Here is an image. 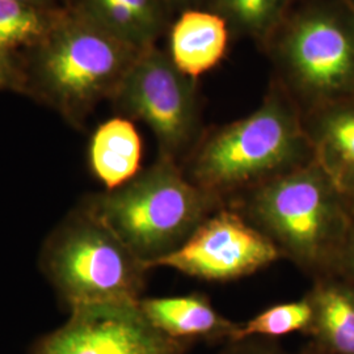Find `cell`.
<instances>
[{
  "instance_id": "1",
  "label": "cell",
  "mask_w": 354,
  "mask_h": 354,
  "mask_svg": "<svg viewBox=\"0 0 354 354\" xmlns=\"http://www.w3.org/2000/svg\"><path fill=\"white\" fill-rule=\"evenodd\" d=\"M314 160L299 106L272 80L252 113L206 129L181 168L194 185L227 206L269 180Z\"/></svg>"
},
{
  "instance_id": "2",
  "label": "cell",
  "mask_w": 354,
  "mask_h": 354,
  "mask_svg": "<svg viewBox=\"0 0 354 354\" xmlns=\"http://www.w3.org/2000/svg\"><path fill=\"white\" fill-rule=\"evenodd\" d=\"M304 274L337 273L354 226L353 205L314 160L228 203Z\"/></svg>"
},
{
  "instance_id": "3",
  "label": "cell",
  "mask_w": 354,
  "mask_h": 354,
  "mask_svg": "<svg viewBox=\"0 0 354 354\" xmlns=\"http://www.w3.org/2000/svg\"><path fill=\"white\" fill-rule=\"evenodd\" d=\"M140 51L66 7L45 38L19 53L24 95L83 129L96 106L112 99Z\"/></svg>"
},
{
  "instance_id": "4",
  "label": "cell",
  "mask_w": 354,
  "mask_h": 354,
  "mask_svg": "<svg viewBox=\"0 0 354 354\" xmlns=\"http://www.w3.org/2000/svg\"><path fill=\"white\" fill-rule=\"evenodd\" d=\"M80 203L150 269L225 206L194 185L181 165L162 156L122 187L88 194Z\"/></svg>"
},
{
  "instance_id": "5",
  "label": "cell",
  "mask_w": 354,
  "mask_h": 354,
  "mask_svg": "<svg viewBox=\"0 0 354 354\" xmlns=\"http://www.w3.org/2000/svg\"><path fill=\"white\" fill-rule=\"evenodd\" d=\"M261 49L302 113L353 97L354 10L345 0L291 3Z\"/></svg>"
},
{
  "instance_id": "6",
  "label": "cell",
  "mask_w": 354,
  "mask_h": 354,
  "mask_svg": "<svg viewBox=\"0 0 354 354\" xmlns=\"http://www.w3.org/2000/svg\"><path fill=\"white\" fill-rule=\"evenodd\" d=\"M39 268L64 307L140 301L150 268L82 203L44 241Z\"/></svg>"
},
{
  "instance_id": "7",
  "label": "cell",
  "mask_w": 354,
  "mask_h": 354,
  "mask_svg": "<svg viewBox=\"0 0 354 354\" xmlns=\"http://www.w3.org/2000/svg\"><path fill=\"white\" fill-rule=\"evenodd\" d=\"M109 102L117 115L149 127L158 156L180 165L206 130L198 80L184 75L158 45L140 51Z\"/></svg>"
},
{
  "instance_id": "8",
  "label": "cell",
  "mask_w": 354,
  "mask_h": 354,
  "mask_svg": "<svg viewBox=\"0 0 354 354\" xmlns=\"http://www.w3.org/2000/svg\"><path fill=\"white\" fill-rule=\"evenodd\" d=\"M64 326L38 337L30 354H187L193 342L155 328L140 301L80 306Z\"/></svg>"
},
{
  "instance_id": "9",
  "label": "cell",
  "mask_w": 354,
  "mask_h": 354,
  "mask_svg": "<svg viewBox=\"0 0 354 354\" xmlns=\"http://www.w3.org/2000/svg\"><path fill=\"white\" fill-rule=\"evenodd\" d=\"M282 259L277 247L231 206L209 215L175 252L152 268H168L188 277L228 282L252 276Z\"/></svg>"
},
{
  "instance_id": "10",
  "label": "cell",
  "mask_w": 354,
  "mask_h": 354,
  "mask_svg": "<svg viewBox=\"0 0 354 354\" xmlns=\"http://www.w3.org/2000/svg\"><path fill=\"white\" fill-rule=\"evenodd\" d=\"M314 159L330 180L354 198V96L302 113Z\"/></svg>"
},
{
  "instance_id": "11",
  "label": "cell",
  "mask_w": 354,
  "mask_h": 354,
  "mask_svg": "<svg viewBox=\"0 0 354 354\" xmlns=\"http://www.w3.org/2000/svg\"><path fill=\"white\" fill-rule=\"evenodd\" d=\"M143 314L165 336L180 342L226 344L232 342L239 323L223 317L201 292L175 297H143Z\"/></svg>"
},
{
  "instance_id": "12",
  "label": "cell",
  "mask_w": 354,
  "mask_h": 354,
  "mask_svg": "<svg viewBox=\"0 0 354 354\" xmlns=\"http://www.w3.org/2000/svg\"><path fill=\"white\" fill-rule=\"evenodd\" d=\"M231 36L221 15L212 10H189L176 15L172 21L165 51L184 75L198 80L223 61Z\"/></svg>"
},
{
  "instance_id": "13",
  "label": "cell",
  "mask_w": 354,
  "mask_h": 354,
  "mask_svg": "<svg viewBox=\"0 0 354 354\" xmlns=\"http://www.w3.org/2000/svg\"><path fill=\"white\" fill-rule=\"evenodd\" d=\"M71 7L138 50L156 46L176 17L167 0H73Z\"/></svg>"
},
{
  "instance_id": "14",
  "label": "cell",
  "mask_w": 354,
  "mask_h": 354,
  "mask_svg": "<svg viewBox=\"0 0 354 354\" xmlns=\"http://www.w3.org/2000/svg\"><path fill=\"white\" fill-rule=\"evenodd\" d=\"M308 342L329 354H354V281L340 273L313 279Z\"/></svg>"
},
{
  "instance_id": "15",
  "label": "cell",
  "mask_w": 354,
  "mask_h": 354,
  "mask_svg": "<svg viewBox=\"0 0 354 354\" xmlns=\"http://www.w3.org/2000/svg\"><path fill=\"white\" fill-rule=\"evenodd\" d=\"M143 143L134 121L114 115L95 129L87 160L92 176L104 190L122 187L142 171Z\"/></svg>"
},
{
  "instance_id": "16",
  "label": "cell",
  "mask_w": 354,
  "mask_h": 354,
  "mask_svg": "<svg viewBox=\"0 0 354 354\" xmlns=\"http://www.w3.org/2000/svg\"><path fill=\"white\" fill-rule=\"evenodd\" d=\"M64 8H44L20 0H0V48L19 54L37 45L55 26Z\"/></svg>"
},
{
  "instance_id": "17",
  "label": "cell",
  "mask_w": 354,
  "mask_h": 354,
  "mask_svg": "<svg viewBox=\"0 0 354 354\" xmlns=\"http://www.w3.org/2000/svg\"><path fill=\"white\" fill-rule=\"evenodd\" d=\"M290 6L291 0H212L210 10L227 21L232 35L251 38L263 48Z\"/></svg>"
},
{
  "instance_id": "18",
  "label": "cell",
  "mask_w": 354,
  "mask_h": 354,
  "mask_svg": "<svg viewBox=\"0 0 354 354\" xmlns=\"http://www.w3.org/2000/svg\"><path fill=\"white\" fill-rule=\"evenodd\" d=\"M311 320L313 308L308 299L304 295L298 301L273 304L250 320L239 323V328L235 333L234 340L245 337L279 340L295 332L306 336L311 326Z\"/></svg>"
},
{
  "instance_id": "19",
  "label": "cell",
  "mask_w": 354,
  "mask_h": 354,
  "mask_svg": "<svg viewBox=\"0 0 354 354\" xmlns=\"http://www.w3.org/2000/svg\"><path fill=\"white\" fill-rule=\"evenodd\" d=\"M0 91L24 95V76L20 57L0 48Z\"/></svg>"
},
{
  "instance_id": "20",
  "label": "cell",
  "mask_w": 354,
  "mask_h": 354,
  "mask_svg": "<svg viewBox=\"0 0 354 354\" xmlns=\"http://www.w3.org/2000/svg\"><path fill=\"white\" fill-rule=\"evenodd\" d=\"M216 354H290L279 340L263 337H245L223 344Z\"/></svg>"
},
{
  "instance_id": "21",
  "label": "cell",
  "mask_w": 354,
  "mask_h": 354,
  "mask_svg": "<svg viewBox=\"0 0 354 354\" xmlns=\"http://www.w3.org/2000/svg\"><path fill=\"white\" fill-rule=\"evenodd\" d=\"M337 273L354 281V226L345 244Z\"/></svg>"
},
{
  "instance_id": "22",
  "label": "cell",
  "mask_w": 354,
  "mask_h": 354,
  "mask_svg": "<svg viewBox=\"0 0 354 354\" xmlns=\"http://www.w3.org/2000/svg\"><path fill=\"white\" fill-rule=\"evenodd\" d=\"M174 12L178 15L189 10H210L212 0H167Z\"/></svg>"
},
{
  "instance_id": "23",
  "label": "cell",
  "mask_w": 354,
  "mask_h": 354,
  "mask_svg": "<svg viewBox=\"0 0 354 354\" xmlns=\"http://www.w3.org/2000/svg\"><path fill=\"white\" fill-rule=\"evenodd\" d=\"M20 1L30 3V4L44 7V8H62L64 7L62 0H20Z\"/></svg>"
},
{
  "instance_id": "24",
  "label": "cell",
  "mask_w": 354,
  "mask_h": 354,
  "mask_svg": "<svg viewBox=\"0 0 354 354\" xmlns=\"http://www.w3.org/2000/svg\"><path fill=\"white\" fill-rule=\"evenodd\" d=\"M298 354H329L327 352H324V351H322L320 348H317V345H314L313 342H307L306 345H304V348L299 351V353Z\"/></svg>"
},
{
  "instance_id": "25",
  "label": "cell",
  "mask_w": 354,
  "mask_h": 354,
  "mask_svg": "<svg viewBox=\"0 0 354 354\" xmlns=\"http://www.w3.org/2000/svg\"><path fill=\"white\" fill-rule=\"evenodd\" d=\"M62 3H64V7H71L73 0H62Z\"/></svg>"
},
{
  "instance_id": "26",
  "label": "cell",
  "mask_w": 354,
  "mask_h": 354,
  "mask_svg": "<svg viewBox=\"0 0 354 354\" xmlns=\"http://www.w3.org/2000/svg\"><path fill=\"white\" fill-rule=\"evenodd\" d=\"M345 1H346V3H348V4H349V6H351V7L354 10V0H345Z\"/></svg>"
},
{
  "instance_id": "27",
  "label": "cell",
  "mask_w": 354,
  "mask_h": 354,
  "mask_svg": "<svg viewBox=\"0 0 354 354\" xmlns=\"http://www.w3.org/2000/svg\"><path fill=\"white\" fill-rule=\"evenodd\" d=\"M294 1H301V0H291V3H294Z\"/></svg>"
},
{
  "instance_id": "28",
  "label": "cell",
  "mask_w": 354,
  "mask_h": 354,
  "mask_svg": "<svg viewBox=\"0 0 354 354\" xmlns=\"http://www.w3.org/2000/svg\"><path fill=\"white\" fill-rule=\"evenodd\" d=\"M352 205H353V212H354V198L352 200Z\"/></svg>"
}]
</instances>
